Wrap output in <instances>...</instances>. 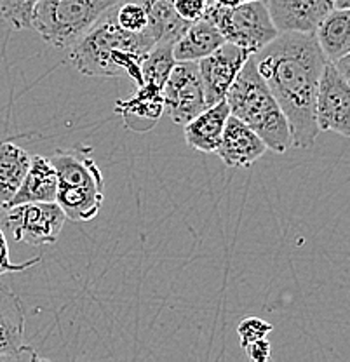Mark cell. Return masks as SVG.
<instances>
[{
  "mask_svg": "<svg viewBox=\"0 0 350 362\" xmlns=\"http://www.w3.org/2000/svg\"><path fill=\"white\" fill-rule=\"evenodd\" d=\"M208 108L197 62H176L163 88V110L178 126H185Z\"/></svg>",
  "mask_w": 350,
  "mask_h": 362,
  "instance_id": "cell-8",
  "label": "cell"
},
{
  "mask_svg": "<svg viewBox=\"0 0 350 362\" xmlns=\"http://www.w3.org/2000/svg\"><path fill=\"white\" fill-rule=\"evenodd\" d=\"M39 0H0V18L13 30L30 28L32 11Z\"/></svg>",
  "mask_w": 350,
  "mask_h": 362,
  "instance_id": "cell-23",
  "label": "cell"
},
{
  "mask_svg": "<svg viewBox=\"0 0 350 362\" xmlns=\"http://www.w3.org/2000/svg\"><path fill=\"white\" fill-rule=\"evenodd\" d=\"M153 45L143 33L120 28L110 7L78 42L71 45L69 62L88 77H129L138 86L141 62Z\"/></svg>",
  "mask_w": 350,
  "mask_h": 362,
  "instance_id": "cell-2",
  "label": "cell"
},
{
  "mask_svg": "<svg viewBox=\"0 0 350 362\" xmlns=\"http://www.w3.org/2000/svg\"><path fill=\"white\" fill-rule=\"evenodd\" d=\"M202 18L216 26L225 42L247 49L253 54L279 33L263 0H250L237 6L209 2Z\"/></svg>",
  "mask_w": 350,
  "mask_h": 362,
  "instance_id": "cell-6",
  "label": "cell"
},
{
  "mask_svg": "<svg viewBox=\"0 0 350 362\" xmlns=\"http://www.w3.org/2000/svg\"><path fill=\"white\" fill-rule=\"evenodd\" d=\"M250 56H253V52L247 49L239 47L232 42H223L209 56L199 59L197 68L208 107L225 100L233 78L237 77Z\"/></svg>",
  "mask_w": 350,
  "mask_h": 362,
  "instance_id": "cell-10",
  "label": "cell"
},
{
  "mask_svg": "<svg viewBox=\"0 0 350 362\" xmlns=\"http://www.w3.org/2000/svg\"><path fill=\"white\" fill-rule=\"evenodd\" d=\"M253 62L288 119L293 145L312 148L321 133L315 96L327 62L314 32H279L255 52Z\"/></svg>",
  "mask_w": 350,
  "mask_h": 362,
  "instance_id": "cell-1",
  "label": "cell"
},
{
  "mask_svg": "<svg viewBox=\"0 0 350 362\" xmlns=\"http://www.w3.org/2000/svg\"><path fill=\"white\" fill-rule=\"evenodd\" d=\"M334 7L337 9H349L350 0H334Z\"/></svg>",
  "mask_w": 350,
  "mask_h": 362,
  "instance_id": "cell-29",
  "label": "cell"
},
{
  "mask_svg": "<svg viewBox=\"0 0 350 362\" xmlns=\"http://www.w3.org/2000/svg\"><path fill=\"white\" fill-rule=\"evenodd\" d=\"M7 228L14 240L28 246H49L58 243L66 216L58 202H25L9 207Z\"/></svg>",
  "mask_w": 350,
  "mask_h": 362,
  "instance_id": "cell-7",
  "label": "cell"
},
{
  "mask_svg": "<svg viewBox=\"0 0 350 362\" xmlns=\"http://www.w3.org/2000/svg\"><path fill=\"white\" fill-rule=\"evenodd\" d=\"M49 158L58 175L56 202L66 220L75 223L94 220L103 206L105 180L91 146L77 145L69 150H56Z\"/></svg>",
  "mask_w": 350,
  "mask_h": 362,
  "instance_id": "cell-4",
  "label": "cell"
},
{
  "mask_svg": "<svg viewBox=\"0 0 350 362\" xmlns=\"http://www.w3.org/2000/svg\"><path fill=\"white\" fill-rule=\"evenodd\" d=\"M244 352L247 354L251 361L255 362H267L270 359V341L269 338L257 339V341L250 343L247 346H244Z\"/></svg>",
  "mask_w": 350,
  "mask_h": 362,
  "instance_id": "cell-27",
  "label": "cell"
},
{
  "mask_svg": "<svg viewBox=\"0 0 350 362\" xmlns=\"http://www.w3.org/2000/svg\"><path fill=\"white\" fill-rule=\"evenodd\" d=\"M314 35L327 62L350 54V11L333 7L315 26Z\"/></svg>",
  "mask_w": 350,
  "mask_h": 362,
  "instance_id": "cell-17",
  "label": "cell"
},
{
  "mask_svg": "<svg viewBox=\"0 0 350 362\" xmlns=\"http://www.w3.org/2000/svg\"><path fill=\"white\" fill-rule=\"evenodd\" d=\"M30 153L14 141H0V213L14 197L30 168Z\"/></svg>",
  "mask_w": 350,
  "mask_h": 362,
  "instance_id": "cell-19",
  "label": "cell"
},
{
  "mask_svg": "<svg viewBox=\"0 0 350 362\" xmlns=\"http://www.w3.org/2000/svg\"><path fill=\"white\" fill-rule=\"evenodd\" d=\"M56 192H58V175L54 165L51 158L37 153L30 157V168L23 183L6 209L25 202H52L56 201Z\"/></svg>",
  "mask_w": 350,
  "mask_h": 362,
  "instance_id": "cell-15",
  "label": "cell"
},
{
  "mask_svg": "<svg viewBox=\"0 0 350 362\" xmlns=\"http://www.w3.org/2000/svg\"><path fill=\"white\" fill-rule=\"evenodd\" d=\"M112 11H114L115 21L120 28L127 30V32L131 33H143V35L148 37V33H146V28H148V16H146L145 7H143L138 0H119V2L112 7Z\"/></svg>",
  "mask_w": 350,
  "mask_h": 362,
  "instance_id": "cell-22",
  "label": "cell"
},
{
  "mask_svg": "<svg viewBox=\"0 0 350 362\" xmlns=\"http://www.w3.org/2000/svg\"><path fill=\"white\" fill-rule=\"evenodd\" d=\"M115 113H119L126 122V127L134 131H148L157 124L163 115V98L140 96L134 93L129 100L117 101Z\"/></svg>",
  "mask_w": 350,
  "mask_h": 362,
  "instance_id": "cell-21",
  "label": "cell"
},
{
  "mask_svg": "<svg viewBox=\"0 0 350 362\" xmlns=\"http://www.w3.org/2000/svg\"><path fill=\"white\" fill-rule=\"evenodd\" d=\"M225 42L216 26L204 18L192 21L185 32L173 44V56L176 62H199L216 51Z\"/></svg>",
  "mask_w": 350,
  "mask_h": 362,
  "instance_id": "cell-16",
  "label": "cell"
},
{
  "mask_svg": "<svg viewBox=\"0 0 350 362\" xmlns=\"http://www.w3.org/2000/svg\"><path fill=\"white\" fill-rule=\"evenodd\" d=\"M225 101L231 115L250 126L265 141L267 148L276 153H286L291 148L293 141L288 119L270 93L269 86L258 74L253 56L247 58L233 78Z\"/></svg>",
  "mask_w": 350,
  "mask_h": 362,
  "instance_id": "cell-3",
  "label": "cell"
},
{
  "mask_svg": "<svg viewBox=\"0 0 350 362\" xmlns=\"http://www.w3.org/2000/svg\"><path fill=\"white\" fill-rule=\"evenodd\" d=\"M208 4L209 0H173V6H175L178 16L188 23L201 20L208 9Z\"/></svg>",
  "mask_w": 350,
  "mask_h": 362,
  "instance_id": "cell-26",
  "label": "cell"
},
{
  "mask_svg": "<svg viewBox=\"0 0 350 362\" xmlns=\"http://www.w3.org/2000/svg\"><path fill=\"white\" fill-rule=\"evenodd\" d=\"M26 312L21 298L0 286V361H39L26 343Z\"/></svg>",
  "mask_w": 350,
  "mask_h": 362,
  "instance_id": "cell-11",
  "label": "cell"
},
{
  "mask_svg": "<svg viewBox=\"0 0 350 362\" xmlns=\"http://www.w3.org/2000/svg\"><path fill=\"white\" fill-rule=\"evenodd\" d=\"M119 0H39L30 28L56 49H70Z\"/></svg>",
  "mask_w": 350,
  "mask_h": 362,
  "instance_id": "cell-5",
  "label": "cell"
},
{
  "mask_svg": "<svg viewBox=\"0 0 350 362\" xmlns=\"http://www.w3.org/2000/svg\"><path fill=\"white\" fill-rule=\"evenodd\" d=\"M40 262H42V258H40V256H37V258L26 259V262H23V263H14L13 259H11V255H9V244H7V239H6V235H4L2 228H0V275L16 274V272L28 270Z\"/></svg>",
  "mask_w": 350,
  "mask_h": 362,
  "instance_id": "cell-25",
  "label": "cell"
},
{
  "mask_svg": "<svg viewBox=\"0 0 350 362\" xmlns=\"http://www.w3.org/2000/svg\"><path fill=\"white\" fill-rule=\"evenodd\" d=\"M209 2L220 4V6H237V4L250 2V0H209Z\"/></svg>",
  "mask_w": 350,
  "mask_h": 362,
  "instance_id": "cell-28",
  "label": "cell"
},
{
  "mask_svg": "<svg viewBox=\"0 0 350 362\" xmlns=\"http://www.w3.org/2000/svg\"><path fill=\"white\" fill-rule=\"evenodd\" d=\"M315 124L319 131L350 136V78L326 62L315 96Z\"/></svg>",
  "mask_w": 350,
  "mask_h": 362,
  "instance_id": "cell-9",
  "label": "cell"
},
{
  "mask_svg": "<svg viewBox=\"0 0 350 362\" xmlns=\"http://www.w3.org/2000/svg\"><path fill=\"white\" fill-rule=\"evenodd\" d=\"M272 329H274L272 324L259 319V317H246V319L240 320V324L237 326V334H239L240 346L244 349V346L257 341V339L267 338Z\"/></svg>",
  "mask_w": 350,
  "mask_h": 362,
  "instance_id": "cell-24",
  "label": "cell"
},
{
  "mask_svg": "<svg viewBox=\"0 0 350 362\" xmlns=\"http://www.w3.org/2000/svg\"><path fill=\"white\" fill-rule=\"evenodd\" d=\"M228 115H231V110H228L227 101L221 100L188 120L183 126L187 145L197 152L214 153L223 134Z\"/></svg>",
  "mask_w": 350,
  "mask_h": 362,
  "instance_id": "cell-14",
  "label": "cell"
},
{
  "mask_svg": "<svg viewBox=\"0 0 350 362\" xmlns=\"http://www.w3.org/2000/svg\"><path fill=\"white\" fill-rule=\"evenodd\" d=\"M148 16V33L153 44L175 42L190 23L182 20L175 11L173 0H138Z\"/></svg>",
  "mask_w": 350,
  "mask_h": 362,
  "instance_id": "cell-20",
  "label": "cell"
},
{
  "mask_svg": "<svg viewBox=\"0 0 350 362\" xmlns=\"http://www.w3.org/2000/svg\"><path fill=\"white\" fill-rule=\"evenodd\" d=\"M279 32H314L334 0H263Z\"/></svg>",
  "mask_w": 350,
  "mask_h": 362,
  "instance_id": "cell-13",
  "label": "cell"
},
{
  "mask_svg": "<svg viewBox=\"0 0 350 362\" xmlns=\"http://www.w3.org/2000/svg\"><path fill=\"white\" fill-rule=\"evenodd\" d=\"M267 145L250 126L237 117L228 115L216 153L227 168H250L267 153Z\"/></svg>",
  "mask_w": 350,
  "mask_h": 362,
  "instance_id": "cell-12",
  "label": "cell"
},
{
  "mask_svg": "<svg viewBox=\"0 0 350 362\" xmlns=\"http://www.w3.org/2000/svg\"><path fill=\"white\" fill-rule=\"evenodd\" d=\"M173 44L175 42H159L146 52L141 62V81L136 86V94L163 98V88L176 63Z\"/></svg>",
  "mask_w": 350,
  "mask_h": 362,
  "instance_id": "cell-18",
  "label": "cell"
}]
</instances>
